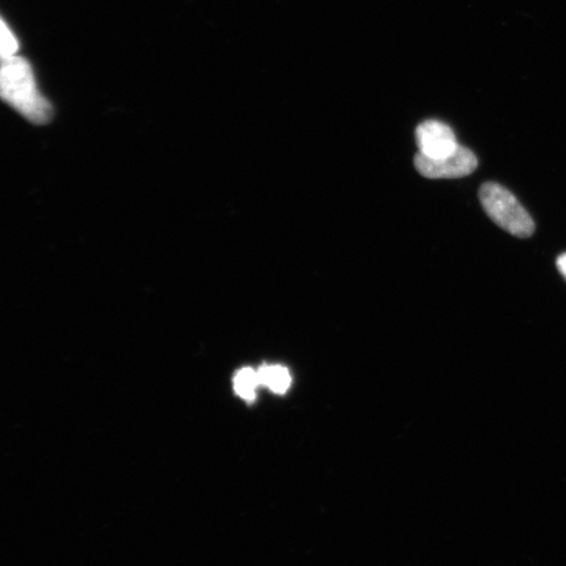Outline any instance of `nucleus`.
Wrapping results in <instances>:
<instances>
[{
	"instance_id": "nucleus-4",
	"label": "nucleus",
	"mask_w": 566,
	"mask_h": 566,
	"mask_svg": "<svg viewBox=\"0 0 566 566\" xmlns=\"http://www.w3.org/2000/svg\"><path fill=\"white\" fill-rule=\"evenodd\" d=\"M416 142L419 154L427 158H441L457 150L458 140L454 130L437 119H428L417 126Z\"/></svg>"
},
{
	"instance_id": "nucleus-1",
	"label": "nucleus",
	"mask_w": 566,
	"mask_h": 566,
	"mask_svg": "<svg viewBox=\"0 0 566 566\" xmlns=\"http://www.w3.org/2000/svg\"><path fill=\"white\" fill-rule=\"evenodd\" d=\"M0 101L35 125H45L53 116L52 104L41 94L30 62L18 54L0 60Z\"/></svg>"
},
{
	"instance_id": "nucleus-8",
	"label": "nucleus",
	"mask_w": 566,
	"mask_h": 566,
	"mask_svg": "<svg viewBox=\"0 0 566 566\" xmlns=\"http://www.w3.org/2000/svg\"><path fill=\"white\" fill-rule=\"evenodd\" d=\"M556 265L566 280V253L562 254V256L557 259Z\"/></svg>"
},
{
	"instance_id": "nucleus-7",
	"label": "nucleus",
	"mask_w": 566,
	"mask_h": 566,
	"mask_svg": "<svg viewBox=\"0 0 566 566\" xmlns=\"http://www.w3.org/2000/svg\"><path fill=\"white\" fill-rule=\"evenodd\" d=\"M19 51V41L12 33L9 25L0 18V60L10 59L17 55Z\"/></svg>"
},
{
	"instance_id": "nucleus-6",
	"label": "nucleus",
	"mask_w": 566,
	"mask_h": 566,
	"mask_svg": "<svg viewBox=\"0 0 566 566\" xmlns=\"http://www.w3.org/2000/svg\"><path fill=\"white\" fill-rule=\"evenodd\" d=\"M261 386L258 370L245 367V369L239 370L233 378V388L240 398L247 401H253L256 398V391Z\"/></svg>"
},
{
	"instance_id": "nucleus-3",
	"label": "nucleus",
	"mask_w": 566,
	"mask_h": 566,
	"mask_svg": "<svg viewBox=\"0 0 566 566\" xmlns=\"http://www.w3.org/2000/svg\"><path fill=\"white\" fill-rule=\"evenodd\" d=\"M415 167L417 172L428 179H455L475 171L478 158L469 148L459 145L455 151L441 158H427L417 154Z\"/></svg>"
},
{
	"instance_id": "nucleus-2",
	"label": "nucleus",
	"mask_w": 566,
	"mask_h": 566,
	"mask_svg": "<svg viewBox=\"0 0 566 566\" xmlns=\"http://www.w3.org/2000/svg\"><path fill=\"white\" fill-rule=\"evenodd\" d=\"M480 202L486 214L501 229L518 238H530L535 231L533 218L504 187L486 182L480 188Z\"/></svg>"
},
{
	"instance_id": "nucleus-5",
	"label": "nucleus",
	"mask_w": 566,
	"mask_h": 566,
	"mask_svg": "<svg viewBox=\"0 0 566 566\" xmlns=\"http://www.w3.org/2000/svg\"><path fill=\"white\" fill-rule=\"evenodd\" d=\"M261 385L274 394H285L292 385V375L286 367L280 365H264L258 370Z\"/></svg>"
}]
</instances>
